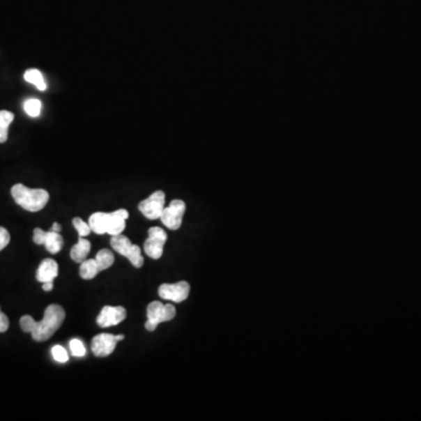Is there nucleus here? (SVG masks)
Masks as SVG:
<instances>
[{
  "mask_svg": "<svg viewBox=\"0 0 421 421\" xmlns=\"http://www.w3.org/2000/svg\"><path fill=\"white\" fill-rule=\"evenodd\" d=\"M46 233L44 229H36L33 232V241L37 243V245H44L45 240H46Z\"/></svg>",
  "mask_w": 421,
  "mask_h": 421,
  "instance_id": "nucleus-24",
  "label": "nucleus"
},
{
  "mask_svg": "<svg viewBox=\"0 0 421 421\" xmlns=\"http://www.w3.org/2000/svg\"><path fill=\"white\" fill-rule=\"evenodd\" d=\"M15 120V115L8 110L0 112V143H5L8 138V128Z\"/></svg>",
  "mask_w": 421,
  "mask_h": 421,
  "instance_id": "nucleus-16",
  "label": "nucleus"
},
{
  "mask_svg": "<svg viewBox=\"0 0 421 421\" xmlns=\"http://www.w3.org/2000/svg\"><path fill=\"white\" fill-rule=\"evenodd\" d=\"M148 321L146 329L148 331H155L158 324L162 322L174 320L176 316V308L172 305H163L162 302L153 301L146 308Z\"/></svg>",
  "mask_w": 421,
  "mask_h": 421,
  "instance_id": "nucleus-5",
  "label": "nucleus"
},
{
  "mask_svg": "<svg viewBox=\"0 0 421 421\" xmlns=\"http://www.w3.org/2000/svg\"><path fill=\"white\" fill-rule=\"evenodd\" d=\"M65 319V309L59 305H51L45 310L44 319L40 322L33 320L32 316H22L20 328L24 332L32 335L34 341L45 342L59 330Z\"/></svg>",
  "mask_w": 421,
  "mask_h": 421,
  "instance_id": "nucleus-1",
  "label": "nucleus"
},
{
  "mask_svg": "<svg viewBox=\"0 0 421 421\" xmlns=\"http://www.w3.org/2000/svg\"><path fill=\"white\" fill-rule=\"evenodd\" d=\"M15 203L24 210L39 212L47 205L49 193L44 189H29L22 184H15L11 190Z\"/></svg>",
  "mask_w": 421,
  "mask_h": 421,
  "instance_id": "nucleus-3",
  "label": "nucleus"
},
{
  "mask_svg": "<svg viewBox=\"0 0 421 421\" xmlns=\"http://www.w3.org/2000/svg\"><path fill=\"white\" fill-rule=\"evenodd\" d=\"M117 342L116 336L114 335H98L91 341V351L96 357L109 356L116 348Z\"/></svg>",
  "mask_w": 421,
  "mask_h": 421,
  "instance_id": "nucleus-11",
  "label": "nucleus"
},
{
  "mask_svg": "<svg viewBox=\"0 0 421 421\" xmlns=\"http://www.w3.org/2000/svg\"><path fill=\"white\" fill-rule=\"evenodd\" d=\"M116 339H117V341H118V342L123 341V339H124V336H123V335H117V336H116Z\"/></svg>",
  "mask_w": 421,
  "mask_h": 421,
  "instance_id": "nucleus-28",
  "label": "nucleus"
},
{
  "mask_svg": "<svg viewBox=\"0 0 421 421\" xmlns=\"http://www.w3.org/2000/svg\"><path fill=\"white\" fill-rule=\"evenodd\" d=\"M44 286H43V289L45 291H51L53 289V281H49V282H45Z\"/></svg>",
  "mask_w": 421,
  "mask_h": 421,
  "instance_id": "nucleus-26",
  "label": "nucleus"
},
{
  "mask_svg": "<svg viewBox=\"0 0 421 421\" xmlns=\"http://www.w3.org/2000/svg\"><path fill=\"white\" fill-rule=\"evenodd\" d=\"M100 273L98 262L95 259H86L84 262H81L80 276L84 280L94 279L95 276Z\"/></svg>",
  "mask_w": 421,
  "mask_h": 421,
  "instance_id": "nucleus-17",
  "label": "nucleus"
},
{
  "mask_svg": "<svg viewBox=\"0 0 421 421\" xmlns=\"http://www.w3.org/2000/svg\"><path fill=\"white\" fill-rule=\"evenodd\" d=\"M91 243L88 240L84 239V236H80L79 243L70 251V258L73 261L81 263L87 258L89 252H91Z\"/></svg>",
  "mask_w": 421,
  "mask_h": 421,
  "instance_id": "nucleus-13",
  "label": "nucleus"
},
{
  "mask_svg": "<svg viewBox=\"0 0 421 421\" xmlns=\"http://www.w3.org/2000/svg\"><path fill=\"white\" fill-rule=\"evenodd\" d=\"M185 210L186 205L183 200H172L170 205L164 208L160 219L165 227L172 229V231H177L182 226L183 217H184Z\"/></svg>",
  "mask_w": 421,
  "mask_h": 421,
  "instance_id": "nucleus-6",
  "label": "nucleus"
},
{
  "mask_svg": "<svg viewBox=\"0 0 421 421\" xmlns=\"http://www.w3.org/2000/svg\"><path fill=\"white\" fill-rule=\"evenodd\" d=\"M59 265L58 262L53 259H46L41 262L37 272V280L41 284L54 281L55 277L58 276Z\"/></svg>",
  "mask_w": 421,
  "mask_h": 421,
  "instance_id": "nucleus-12",
  "label": "nucleus"
},
{
  "mask_svg": "<svg viewBox=\"0 0 421 421\" xmlns=\"http://www.w3.org/2000/svg\"><path fill=\"white\" fill-rule=\"evenodd\" d=\"M41 102L37 98H29L24 103V110L31 117H38L41 113Z\"/></svg>",
  "mask_w": 421,
  "mask_h": 421,
  "instance_id": "nucleus-19",
  "label": "nucleus"
},
{
  "mask_svg": "<svg viewBox=\"0 0 421 421\" xmlns=\"http://www.w3.org/2000/svg\"><path fill=\"white\" fill-rule=\"evenodd\" d=\"M52 355L54 357V360L59 363H67L68 362V353L65 349L62 348L61 345H55L52 349Z\"/></svg>",
  "mask_w": 421,
  "mask_h": 421,
  "instance_id": "nucleus-22",
  "label": "nucleus"
},
{
  "mask_svg": "<svg viewBox=\"0 0 421 421\" xmlns=\"http://www.w3.org/2000/svg\"><path fill=\"white\" fill-rule=\"evenodd\" d=\"M110 245L116 251L118 254L123 255L129 261L134 265L136 268H141L144 263V259L142 258L141 248L137 245L131 243L130 239L123 234H117L112 236Z\"/></svg>",
  "mask_w": 421,
  "mask_h": 421,
  "instance_id": "nucleus-4",
  "label": "nucleus"
},
{
  "mask_svg": "<svg viewBox=\"0 0 421 421\" xmlns=\"http://www.w3.org/2000/svg\"><path fill=\"white\" fill-rule=\"evenodd\" d=\"M10 241H11V236L8 229L0 227V252L6 248Z\"/></svg>",
  "mask_w": 421,
  "mask_h": 421,
  "instance_id": "nucleus-23",
  "label": "nucleus"
},
{
  "mask_svg": "<svg viewBox=\"0 0 421 421\" xmlns=\"http://www.w3.org/2000/svg\"><path fill=\"white\" fill-rule=\"evenodd\" d=\"M164 208H165V193L163 191L153 192L149 198L143 200L138 205V210L150 220L160 219Z\"/></svg>",
  "mask_w": 421,
  "mask_h": 421,
  "instance_id": "nucleus-7",
  "label": "nucleus"
},
{
  "mask_svg": "<svg viewBox=\"0 0 421 421\" xmlns=\"http://www.w3.org/2000/svg\"><path fill=\"white\" fill-rule=\"evenodd\" d=\"M10 327V320L4 312L0 310V332H5Z\"/></svg>",
  "mask_w": 421,
  "mask_h": 421,
  "instance_id": "nucleus-25",
  "label": "nucleus"
},
{
  "mask_svg": "<svg viewBox=\"0 0 421 421\" xmlns=\"http://www.w3.org/2000/svg\"><path fill=\"white\" fill-rule=\"evenodd\" d=\"M51 231L60 233V231H61V226L59 225L58 222H54V224L52 225Z\"/></svg>",
  "mask_w": 421,
  "mask_h": 421,
  "instance_id": "nucleus-27",
  "label": "nucleus"
},
{
  "mask_svg": "<svg viewBox=\"0 0 421 421\" xmlns=\"http://www.w3.org/2000/svg\"><path fill=\"white\" fill-rule=\"evenodd\" d=\"M69 348L74 357L80 358V357L86 356V346L80 339H72L69 343Z\"/></svg>",
  "mask_w": 421,
  "mask_h": 421,
  "instance_id": "nucleus-20",
  "label": "nucleus"
},
{
  "mask_svg": "<svg viewBox=\"0 0 421 421\" xmlns=\"http://www.w3.org/2000/svg\"><path fill=\"white\" fill-rule=\"evenodd\" d=\"M129 218L127 210L121 208L113 213H103L96 212L89 217V226L91 231L96 234H110L117 236L122 234L125 229V220Z\"/></svg>",
  "mask_w": 421,
  "mask_h": 421,
  "instance_id": "nucleus-2",
  "label": "nucleus"
},
{
  "mask_svg": "<svg viewBox=\"0 0 421 421\" xmlns=\"http://www.w3.org/2000/svg\"><path fill=\"white\" fill-rule=\"evenodd\" d=\"M125 317H127V310L123 307L105 305L98 316L96 322L101 328H109L123 322Z\"/></svg>",
  "mask_w": 421,
  "mask_h": 421,
  "instance_id": "nucleus-10",
  "label": "nucleus"
},
{
  "mask_svg": "<svg viewBox=\"0 0 421 421\" xmlns=\"http://www.w3.org/2000/svg\"><path fill=\"white\" fill-rule=\"evenodd\" d=\"M148 234L149 236L144 243V252L149 258L158 260L163 255L164 245L167 243V234L160 227H151Z\"/></svg>",
  "mask_w": 421,
  "mask_h": 421,
  "instance_id": "nucleus-8",
  "label": "nucleus"
},
{
  "mask_svg": "<svg viewBox=\"0 0 421 421\" xmlns=\"http://www.w3.org/2000/svg\"><path fill=\"white\" fill-rule=\"evenodd\" d=\"M24 79H25L26 82L34 84V86H36L40 91H44L47 89V86H46V82H45L44 75H43V73H41L39 69L32 68L26 70L25 74H24Z\"/></svg>",
  "mask_w": 421,
  "mask_h": 421,
  "instance_id": "nucleus-15",
  "label": "nucleus"
},
{
  "mask_svg": "<svg viewBox=\"0 0 421 421\" xmlns=\"http://www.w3.org/2000/svg\"><path fill=\"white\" fill-rule=\"evenodd\" d=\"M44 245L46 250L51 254H56V253L61 251L62 246H63V238H62L60 233L48 231L46 233V240H45Z\"/></svg>",
  "mask_w": 421,
  "mask_h": 421,
  "instance_id": "nucleus-14",
  "label": "nucleus"
},
{
  "mask_svg": "<svg viewBox=\"0 0 421 421\" xmlns=\"http://www.w3.org/2000/svg\"><path fill=\"white\" fill-rule=\"evenodd\" d=\"M73 225L74 227L77 229V233H79V236H84H84H87L91 234V226H89V224H86L82 219L74 218Z\"/></svg>",
  "mask_w": 421,
  "mask_h": 421,
  "instance_id": "nucleus-21",
  "label": "nucleus"
},
{
  "mask_svg": "<svg viewBox=\"0 0 421 421\" xmlns=\"http://www.w3.org/2000/svg\"><path fill=\"white\" fill-rule=\"evenodd\" d=\"M95 260L98 262L100 272H102V270H105V269H108L113 266L115 257H114L113 252L109 251V250H102L96 254Z\"/></svg>",
  "mask_w": 421,
  "mask_h": 421,
  "instance_id": "nucleus-18",
  "label": "nucleus"
},
{
  "mask_svg": "<svg viewBox=\"0 0 421 421\" xmlns=\"http://www.w3.org/2000/svg\"><path fill=\"white\" fill-rule=\"evenodd\" d=\"M158 294L164 300L181 303L189 298L190 284L186 281H181L172 284H163L158 289Z\"/></svg>",
  "mask_w": 421,
  "mask_h": 421,
  "instance_id": "nucleus-9",
  "label": "nucleus"
}]
</instances>
